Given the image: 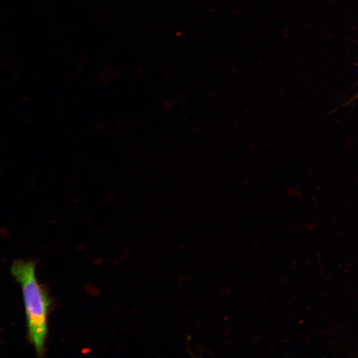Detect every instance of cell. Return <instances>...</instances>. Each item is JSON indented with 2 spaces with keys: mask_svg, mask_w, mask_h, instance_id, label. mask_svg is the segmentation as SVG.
I'll return each instance as SVG.
<instances>
[{
  "mask_svg": "<svg viewBox=\"0 0 358 358\" xmlns=\"http://www.w3.org/2000/svg\"><path fill=\"white\" fill-rule=\"evenodd\" d=\"M11 272L20 284L23 292L28 324V337L39 357L43 355L47 335L46 318L50 301L38 284L32 261L15 260Z\"/></svg>",
  "mask_w": 358,
  "mask_h": 358,
  "instance_id": "obj_1",
  "label": "cell"
},
{
  "mask_svg": "<svg viewBox=\"0 0 358 358\" xmlns=\"http://www.w3.org/2000/svg\"><path fill=\"white\" fill-rule=\"evenodd\" d=\"M174 104V102L172 101L167 100L164 104V108L168 109L171 108Z\"/></svg>",
  "mask_w": 358,
  "mask_h": 358,
  "instance_id": "obj_2",
  "label": "cell"
},
{
  "mask_svg": "<svg viewBox=\"0 0 358 358\" xmlns=\"http://www.w3.org/2000/svg\"><path fill=\"white\" fill-rule=\"evenodd\" d=\"M356 100H358V92L353 97V98H352L348 102H347V103H346L345 105H347L348 104H350Z\"/></svg>",
  "mask_w": 358,
  "mask_h": 358,
  "instance_id": "obj_3",
  "label": "cell"
},
{
  "mask_svg": "<svg viewBox=\"0 0 358 358\" xmlns=\"http://www.w3.org/2000/svg\"><path fill=\"white\" fill-rule=\"evenodd\" d=\"M1 233L2 235H7L8 232L7 230H6L5 228H3V230H2L1 229Z\"/></svg>",
  "mask_w": 358,
  "mask_h": 358,
  "instance_id": "obj_4",
  "label": "cell"
}]
</instances>
